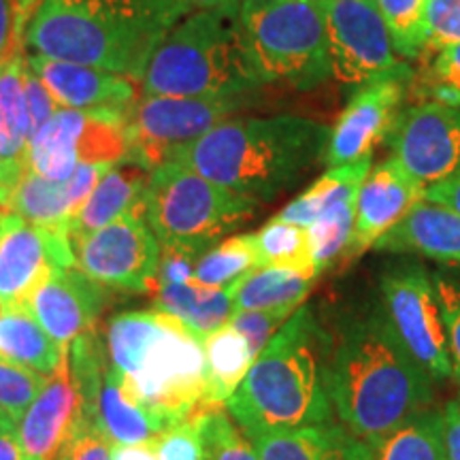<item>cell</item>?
<instances>
[{
    "instance_id": "16",
    "label": "cell",
    "mask_w": 460,
    "mask_h": 460,
    "mask_svg": "<svg viewBox=\"0 0 460 460\" xmlns=\"http://www.w3.org/2000/svg\"><path fill=\"white\" fill-rule=\"evenodd\" d=\"M411 77V71L390 75L354 92L352 101L331 130L324 154L329 169L371 156L373 147L386 139L399 113L405 109L402 101L410 92Z\"/></svg>"
},
{
    "instance_id": "44",
    "label": "cell",
    "mask_w": 460,
    "mask_h": 460,
    "mask_svg": "<svg viewBox=\"0 0 460 460\" xmlns=\"http://www.w3.org/2000/svg\"><path fill=\"white\" fill-rule=\"evenodd\" d=\"M24 96L28 111V132L32 137L43 124L49 122V118L60 109V105H58L54 96L49 94V90L45 88L41 79L32 73V68L28 65L24 68ZM31 137H28V141H31Z\"/></svg>"
},
{
    "instance_id": "23",
    "label": "cell",
    "mask_w": 460,
    "mask_h": 460,
    "mask_svg": "<svg viewBox=\"0 0 460 460\" xmlns=\"http://www.w3.org/2000/svg\"><path fill=\"white\" fill-rule=\"evenodd\" d=\"M373 247L460 264V214L422 199Z\"/></svg>"
},
{
    "instance_id": "21",
    "label": "cell",
    "mask_w": 460,
    "mask_h": 460,
    "mask_svg": "<svg viewBox=\"0 0 460 460\" xmlns=\"http://www.w3.org/2000/svg\"><path fill=\"white\" fill-rule=\"evenodd\" d=\"M109 166L111 164H79L66 181L45 180L28 166L11 197L7 211H13L34 226L68 233V222L82 209Z\"/></svg>"
},
{
    "instance_id": "46",
    "label": "cell",
    "mask_w": 460,
    "mask_h": 460,
    "mask_svg": "<svg viewBox=\"0 0 460 460\" xmlns=\"http://www.w3.org/2000/svg\"><path fill=\"white\" fill-rule=\"evenodd\" d=\"M26 13L17 7L15 0H0V62H4L13 51L17 32Z\"/></svg>"
},
{
    "instance_id": "15",
    "label": "cell",
    "mask_w": 460,
    "mask_h": 460,
    "mask_svg": "<svg viewBox=\"0 0 460 460\" xmlns=\"http://www.w3.org/2000/svg\"><path fill=\"white\" fill-rule=\"evenodd\" d=\"M77 267L66 230L34 226L13 211H0V305H24L56 269Z\"/></svg>"
},
{
    "instance_id": "31",
    "label": "cell",
    "mask_w": 460,
    "mask_h": 460,
    "mask_svg": "<svg viewBox=\"0 0 460 460\" xmlns=\"http://www.w3.org/2000/svg\"><path fill=\"white\" fill-rule=\"evenodd\" d=\"M371 166V156L360 158L349 164L332 166L320 180H315L312 186L305 190L301 197H296L290 205L284 207L275 217L307 228L309 224H314L322 214H326L335 205L358 197V190L365 177L369 175Z\"/></svg>"
},
{
    "instance_id": "3",
    "label": "cell",
    "mask_w": 460,
    "mask_h": 460,
    "mask_svg": "<svg viewBox=\"0 0 460 460\" xmlns=\"http://www.w3.org/2000/svg\"><path fill=\"white\" fill-rule=\"evenodd\" d=\"M332 332L301 305L252 362L226 401L245 437L318 427L335 420L329 394Z\"/></svg>"
},
{
    "instance_id": "24",
    "label": "cell",
    "mask_w": 460,
    "mask_h": 460,
    "mask_svg": "<svg viewBox=\"0 0 460 460\" xmlns=\"http://www.w3.org/2000/svg\"><path fill=\"white\" fill-rule=\"evenodd\" d=\"M261 460H371L373 447L341 422L247 437Z\"/></svg>"
},
{
    "instance_id": "49",
    "label": "cell",
    "mask_w": 460,
    "mask_h": 460,
    "mask_svg": "<svg viewBox=\"0 0 460 460\" xmlns=\"http://www.w3.org/2000/svg\"><path fill=\"white\" fill-rule=\"evenodd\" d=\"M111 460H156L154 444H128V446H111Z\"/></svg>"
},
{
    "instance_id": "6",
    "label": "cell",
    "mask_w": 460,
    "mask_h": 460,
    "mask_svg": "<svg viewBox=\"0 0 460 460\" xmlns=\"http://www.w3.org/2000/svg\"><path fill=\"white\" fill-rule=\"evenodd\" d=\"M262 79L247 54L239 4L199 9L166 34L141 79L147 96L241 99Z\"/></svg>"
},
{
    "instance_id": "20",
    "label": "cell",
    "mask_w": 460,
    "mask_h": 460,
    "mask_svg": "<svg viewBox=\"0 0 460 460\" xmlns=\"http://www.w3.org/2000/svg\"><path fill=\"white\" fill-rule=\"evenodd\" d=\"M26 65L60 107L82 111H126L137 101V82L102 68L31 54Z\"/></svg>"
},
{
    "instance_id": "43",
    "label": "cell",
    "mask_w": 460,
    "mask_h": 460,
    "mask_svg": "<svg viewBox=\"0 0 460 460\" xmlns=\"http://www.w3.org/2000/svg\"><path fill=\"white\" fill-rule=\"evenodd\" d=\"M460 43V0H427V48L424 54Z\"/></svg>"
},
{
    "instance_id": "13",
    "label": "cell",
    "mask_w": 460,
    "mask_h": 460,
    "mask_svg": "<svg viewBox=\"0 0 460 460\" xmlns=\"http://www.w3.org/2000/svg\"><path fill=\"white\" fill-rule=\"evenodd\" d=\"M75 264L109 290L152 292L160 267V241L146 211H130L73 245Z\"/></svg>"
},
{
    "instance_id": "48",
    "label": "cell",
    "mask_w": 460,
    "mask_h": 460,
    "mask_svg": "<svg viewBox=\"0 0 460 460\" xmlns=\"http://www.w3.org/2000/svg\"><path fill=\"white\" fill-rule=\"evenodd\" d=\"M446 460H460V394L444 410Z\"/></svg>"
},
{
    "instance_id": "10",
    "label": "cell",
    "mask_w": 460,
    "mask_h": 460,
    "mask_svg": "<svg viewBox=\"0 0 460 460\" xmlns=\"http://www.w3.org/2000/svg\"><path fill=\"white\" fill-rule=\"evenodd\" d=\"M126 111L60 107L28 141V166L45 180L66 181L79 164L119 163L126 154Z\"/></svg>"
},
{
    "instance_id": "17",
    "label": "cell",
    "mask_w": 460,
    "mask_h": 460,
    "mask_svg": "<svg viewBox=\"0 0 460 460\" xmlns=\"http://www.w3.org/2000/svg\"><path fill=\"white\" fill-rule=\"evenodd\" d=\"M82 418V394L66 354L24 416L15 422V437L24 460H71Z\"/></svg>"
},
{
    "instance_id": "47",
    "label": "cell",
    "mask_w": 460,
    "mask_h": 460,
    "mask_svg": "<svg viewBox=\"0 0 460 460\" xmlns=\"http://www.w3.org/2000/svg\"><path fill=\"white\" fill-rule=\"evenodd\" d=\"M424 200L444 205L447 209L460 214V169L456 172H452L450 177H446L444 181L424 190Z\"/></svg>"
},
{
    "instance_id": "18",
    "label": "cell",
    "mask_w": 460,
    "mask_h": 460,
    "mask_svg": "<svg viewBox=\"0 0 460 460\" xmlns=\"http://www.w3.org/2000/svg\"><path fill=\"white\" fill-rule=\"evenodd\" d=\"M105 303V288L77 267H66L49 273L24 305L54 341L68 348L75 339L96 329Z\"/></svg>"
},
{
    "instance_id": "37",
    "label": "cell",
    "mask_w": 460,
    "mask_h": 460,
    "mask_svg": "<svg viewBox=\"0 0 460 460\" xmlns=\"http://www.w3.org/2000/svg\"><path fill=\"white\" fill-rule=\"evenodd\" d=\"M261 267L271 264H314L307 228L273 217L254 233ZM315 267V264H314ZM318 269V267H315Z\"/></svg>"
},
{
    "instance_id": "52",
    "label": "cell",
    "mask_w": 460,
    "mask_h": 460,
    "mask_svg": "<svg viewBox=\"0 0 460 460\" xmlns=\"http://www.w3.org/2000/svg\"><path fill=\"white\" fill-rule=\"evenodd\" d=\"M3 430H15V420L0 407V433H3Z\"/></svg>"
},
{
    "instance_id": "1",
    "label": "cell",
    "mask_w": 460,
    "mask_h": 460,
    "mask_svg": "<svg viewBox=\"0 0 460 460\" xmlns=\"http://www.w3.org/2000/svg\"><path fill=\"white\" fill-rule=\"evenodd\" d=\"M339 324L331 331L332 410L349 433L376 446L430 410L435 379L396 335L382 301Z\"/></svg>"
},
{
    "instance_id": "53",
    "label": "cell",
    "mask_w": 460,
    "mask_h": 460,
    "mask_svg": "<svg viewBox=\"0 0 460 460\" xmlns=\"http://www.w3.org/2000/svg\"><path fill=\"white\" fill-rule=\"evenodd\" d=\"M4 312V307H3V305H0V314H3Z\"/></svg>"
},
{
    "instance_id": "19",
    "label": "cell",
    "mask_w": 460,
    "mask_h": 460,
    "mask_svg": "<svg viewBox=\"0 0 460 460\" xmlns=\"http://www.w3.org/2000/svg\"><path fill=\"white\" fill-rule=\"evenodd\" d=\"M424 199V188L390 156L371 166L356 199L352 239L343 256L358 258Z\"/></svg>"
},
{
    "instance_id": "26",
    "label": "cell",
    "mask_w": 460,
    "mask_h": 460,
    "mask_svg": "<svg viewBox=\"0 0 460 460\" xmlns=\"http://www.w3.org/2000/svg\"><path fill=\"white\" fill-rule=\"evenodd\" d=\"M99 420L113 446L147 444L175 427L135 394L122 371L109 365L99 394Z\"/></svg>"
},
{
    "instance_id": "32",
    "label": "cell",
    "mask_w": 460,
    "mask_h": 460,
    "mask_svg": "<svg viewBox=\"0 0 460 460\" xmlns=\"http://www.w3.org/2000/svg\"><path fill=\"white\" fill-rule=\"evenodd\" d=\"M371 447V460H446L444 411L427 410Z\"/></svg>"
},
{
    "instance_id": "30",
    "label": "cell",
    "mask_w": 460,
    "mask_h": 460,
    "mask_svg": "<svg viewBox=\"0 0 460 460\" xmlns=\"http://www.w3.org/2000/svg\"><path fill=\"white\" fill-rule=\"evenodd\" d=\"M203 348L207 388L200 411L226 405V401L239 388L245 373L250 371L252 362H254L245 337L228 322L203 339Z\"/></svg>"
},
{
    "instance_id": "35",
    "label": "cell",
    "mask_w": 460,
    "mask_h": 460,
    "mask_svg": "<svg viewBox=\"0 0 460 460\" xmlns=\"http://www.w3.org/2000/svg\"><path fill=\"white\" fill-rule=\"evenodd\" d=\"M356 199L335 205L307 226L309 245H312V261L320 273L324 269H329L348 250L354 228Z\"/></svg>"
},
{
    "instance_id": "2",
    "label": "cell",
    "mask_w": 460,
    "mask_h": 460,
    "mask_svg": "<svg viewBox=\"0 0 460 460\" xmlns=\"http://www.w3.org/2000/svg\"><path fill=\"white\" fill-rule=\"evenodd\" d=\"M192 11L181 0H39L24 41L37 56L141 84L166 34Z\"/></svg>"
},
{
    "instance_id": "39",
    "label": "cell",
    "mask_w": 460,
    "mask_h": 460,
    "mask_svg": "<svg viewBox=\"0 0 460 460\" xmlns=\"http://www.w3.org/2000/svg\"><path fill=\"white\" fill-rule=\"evenodd\" d=\"M45 382L48 377L41 373H34L0 358V407L17 422L41 393Z\"/></svg>"
},
{
    "instance_id": "25",
    "label": "cell",
    "mask_w": 460,
    "mask_h": 460,
    "mask_svg": "<svg viewBox=\"0 0 460 460\" xmlns=\"http://www.w3.org/2000/svg\"><path fill=\"white\" fill-rule=\"evenodd\" d=\"M147 177L149 172L135 164L115 163L109 166L82 209L68 222L71 243H79L130 211H146L143 199H146Z\"/></svg>"
},
{
    "instance_id": "54",
    "label": "cell",
    "mask_w": 460,
    "mask_h": 460,
    "mask_svg": "<svg viewBox=\"0 0 460 460\" xmlns=\"http://www.w3.org/2000/svg\"><path fill=\"white\" fill-rule=\"evenodd\" d=\"M0 66H3V62H0Z\"/></svg>"
},
{
    "instance_id": "28",
    "label": "cell",
    "mask_w": 460,
    "mask_h": 460,
    "mask_svg": "<svg viewBox=\"0 0 460 460\" xmlns=\"http://www.w3.org/2000/svg\"><path fill=\"white\" fill-rule=\"evenodd\" d=\"M149 295L156 309L175 315L200 339L226 324L234 312L230 288L205 286L194 278L180 284H154Z\"/></svg>"
},
{
    "instance_id": "9",
    "label": "cell",
    "mask_w": 460,
    "mask_h": 460,
    "mask_svg": "<svg viewBox=\"0 0 460 460\" xmlns=\"http://www.w3.org/2000/svg\"><path fill=\"white\" fill-rule=\"evenodd\" d=\"M250 105L241 99H175L141 94L124 118L126 154L119 163L152 172L180 158L183 149L197 143L239 109Z\"/></svg>"
},
{
    "instance_id": "4",
    "label": "cell",
    "mask_w": 460,
    "mask_h": 460,
    "mask_svg": "<svg viewBox=\"0 0 460 460\" xmlns=\"http://www.w3.org/2000/svg\"><path fill=\"white\" fill-rule=\"evenodd\" d=\"M329 139V126L295 113L228 118L177 160L230 192L269 203L324 160Z\"/></svg>"
},
{
    "instance_id": "34",
    "label": "cell",
    "mask_w": 460,
    "mask_h": 460,
    "mask_svg": "<svg viewBox=\"0 0 460 460\" xmlns=\"http://www.w3.org/2000/svg\"><path fill=\"white\" fill-rule=\"evenodd\" d=\"M376 4L396 54L407 60L422 58L427 48V0H376Z\"/></svg>"
},
{
    "instance_id": "8",
    "label": "cell",
    "mask_w": 460,
    "mask_h": 460,
    "mask_svg": "<svg viewBox=\"0 0 460 460\" xmlns=\"http://www.w3.org/2000/svg\"><path fill=\"white\" fill-rule=\"evenodd\" d=\"M143 203L160 247L194 254H205L258 209V200L217 186L180 160L149 172Z\"/></svg>"
},
{
    "instance_id": "38",
    "label": "cell",
    "mask_w": 460,
    "mask_h": 460,
    "mask_svg": "<svg viewBox=\"0 0 460 460\" xmlns=\"http://www.w3.org/2000/svg\"><path fill=\"white\" fill-rule=\"evenodd\" d=\"M410 88L422 102L460 107V43L437 51L433 60L413 75Z\"/></svg>"
},
{
    "instance_id": "7",
    "label": "cell",
    "mask_w": 460,
    "mask_h": 460,
    "mask_svg": "<svg viewBox=\"0 0 460 460\" xmlns=\"http://www.w3.org/2000/svg\"><path fill=\"white\" fill-rule=\"evenodd\" d=\"M239 24L262 84L314 90L332 77L322 0H239Z\"/></svg>"
},
{
    "instance_id": "5",
    "label": "cell",
    "mask_w": 460,
    "mask_h": 460,
    "mask_svg": "<svg viewBox=\"0 0 460 460\" xmlns=\"http://www.w3.org/2000/svg\"><path fill=\"white\" fill-rule=\"evenodd\" d=\"M109 362L122 371L139 399L180 424L200 411L207 388L203 339L175 315L122 312L107 326Z\"/></svg>"
},
{
    "instance_id": "45",
    "label": "cell",
    "mask_w": 460,
    "mask_h": 460,
    "mask_svg": "<svg viewBox=\"0 0 460 460\" xmlns=\"http://www.w3.org/2000/svg\"><path fill=\"white\" fill-rule=\"evenodd\" d=\"M111 439L101 424L82 418L77 441H75L71 460H111Z\"/></svg>"
},
{
    "instance_id": "40",
    "label": "cell",
    "mask_w": 460,
    "mask_h": 460,
    "mask_svg": "<svg viewBox=\"0 0 460 460\" xmlns=\"http://www.w3.org/2000/svg\"><path fill=\"white\" fill-rule=\"evenodd\" d=\"M433 281L447 335V352H450L452 360V377L460 384V278H454V275L446 273H435Z\"/></svg>"
},
{
    "instance_id": "11",
    "label": "cell",
    "mask_w": 460,
    "mask_h": 460,
    "mask_svg": "<svg viewBox=\"0 0 460 460\" xmlns=\"http://www.w3.org/2000/svg\"><path fill=\"white\" fill-rule=\"evenodd\" d=\"M332 77L348 90H360L411 68L396 56L376 0H322Z\"/></svg>"
},
{
    "instance_id": "50",
    "label": "cell",
    "mask_w": 460,
    "mask_h": 460,
    "mask_svg": "<svg viewBox=\"0 0 460 460\" xmlns=\"http://www.w3.org/2000/svg\"><path fill=\"white\" fill-rule=\"evenodd\" d=\"M0 460H24L15 430H3L0 433Z\"/></svg>"
},
{
    "instance_id": "42",
    "label": "cell",
    "mask_w": 460,
    "mask_h": 460,
    "mask_svg": "<svg viewBox=\"0 0 460 460\" xmlns=\"http://www.w3.org/2000/svg\"><path fill=\"white\" fill-rule=\"evenodd\" d=\"M152 444L156 460H205L199 420L194 413L183 422L160 433Z\"/></svg>"
},
{
    "instance_id": "41",
    "label": "cell",
    "mask_w": 460,
    "mask_h": 460,
    "mask_svg": "<svg viewBox=\"0 0 460 460\" xmlns=\"http://www.w3.org/2000/svg\"><path fill=\"white\" fill-rule=\"evenodd\" d=\"M295 314L290 309H275V312H254V309H234L228 324H233L250 345L252 356L262 352L264 345L278 335V331L286 324L288 318Z\"/></svg>"
},
{
    "instance_id": "12",
    "label": "cell",
    "mask_w": 460,
    "mask_h": 460,
    "mask_svg": "<svg viewBox=\"0 0 460 460\" xmlns=\"http://www.w3.org/2000/svg\"><path fill=\"white\" fill-rule=\"evenodd\" d=\"M379 292L396 335L420 365L435 382L452 377L447 335L433 275L416 262L399 264L384 273Z\"/></svg>"
},
{
    "instance_id": "27",
    "label": "cell",
    "mask_w": 460,
    "mask_h": 460,
    "mask_svg": "<svg viewBox=\"0 0 460 460\" xmlns=\"http://www.w3.org/2000/svg\"><path fill=\"white\" fill-rule=\"evenodd\" d=\"M320 271L314 264H271L258 267L237 284L230 286L234 309L275 312L290 309L296 312L318 279Z\"/></svg>"
},
{
    "instance_id": "51",
    "label": "cell",
    "mask_w": 460,
    "mask_h": 460,
    "mask_svg": "<svg viewBox=\"0 0 460 460\" xmlns=\"http://www.w3.org/2000/svg\"><path fill=\"white\" fill-rule=\"evenodd\" d=\"M190 4L192 9H216V7H230V4H239V0H181Z\"/></svg>"
},
{
    "instance_id": "36",
    "label": "cell",
    "mask_w": 460,
    "mask_h": 460,
    "mask_svg": "<svg viewBox=\"0 0 460 460\" xmlns=\"http://www.w3.org/2000/svg\"><path fill=\"white\" fill-rule=\"evenodd\" d=\"M199 420L205 460H261L256 447L222 407L194 413Z\"/></svg>"
},
{
    "instance_id": "33",
    "label": "cell",
    "mask_w": 460,
    "mask_h": 460,
    "mask_svg": "<svg viewBox=\"0 0 460 460\" xmlns=\"http://www.w3.org/2000/svg\"><path fill=\"white\" fill-rule=\"evenodd\" d=\"M261 267L254 233L224 239L205 252L194 267V279L205 286L230 288Z\"/></svg>"
},
{
    "instance_id": "22",
    "label": "cell",
    "mask_w": 460,
    "mask_h": 460,
    "mask_svg": "<svg viewBox=\"0 0 460 460\" xmlns=\"http://www.w3.org/2000/svg\"><path fill=\"white\" fill-rule=\"evenodd\" d=\"M26 56L15 48L0 66V211H7L28 169V111L24 96Z\"/></svg>"
},
{
    "instance_id": "29",
    "label": "cell",
    "mask_w": 460,
    "mask_h": 460,
    "mask_svg": "<svg viewBox=\"0 0 460 460\" xmlns=\"http://www.w3.org/2000/svg\"><path fill=\"white\" fill-rule=\"evenodd\" d=\"M62 348L48 335L26 305H11L0 314V358L49 377L66 358Z\"/></svg>"
},
{
    "instance_id": "14",
    "label": "cell",
    "mask_w": 460,
    "mask_h": 460,
    "mask_svg": "<svg viewBox=\"0 0 460 460\" xmlns=\"http://www.w3.org/2000/svg\"><path fill=\"white\" fill-rule=\"evenodd\" d=\"M393 158L424 190L460 169V107H405L386 137Z\"/></svg>"
}]
</instances>
